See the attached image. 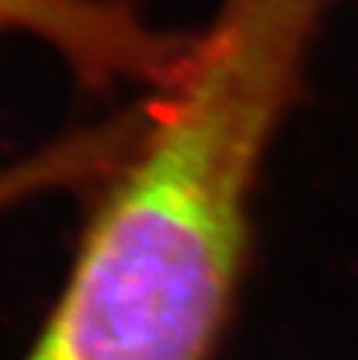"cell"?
<instances>
[{
    "mask_svg": "<svg viewBox=\"0 0 358 360\" xmlns=\"http://www.w3.org/2000/svg\"><path fill=\"white\" fill-rule=\"evenodd\" d=\"M333 0H221L142 105L26 360H210L251 237V198Z\"/></svg>",
    "mask_w": 358,
    "mask_h": 360,
    "instance_id": "cell-1",
    "label": "cell"
},
{
    "mask_svg": "<svg viewBox=\"0 0 358 360\" xmlns=\"http://www.w3.org/2000/svg\"><path fill=\"white\" fill-rule=\"evenodd\" d=\"M110 163L112 144L101 130H75L17 163L0 167V212L56 188L101 179Z\"/></svg>",
    "mask_w": 358,
    "mask_h": 360,
    "instance_id": "cell-3",
    "label": "cell"
},
{
    "mask_svg": "<svg viewBox=\"0 0 358 360\" xmlns=\"http://www.w3.org/2000/svg\"><path fill=\"white\" fill-rule=\"evenodd\" d=\"M0 33L44 42L91 86L151 91L172 77L188 44L149 24L131 0H0Z\"/></svg>",
    "mask_w": 358,
    "mask_h": 360,
    "instance_id": "cell-2",
    "label": "cell"
}]
</instances>
